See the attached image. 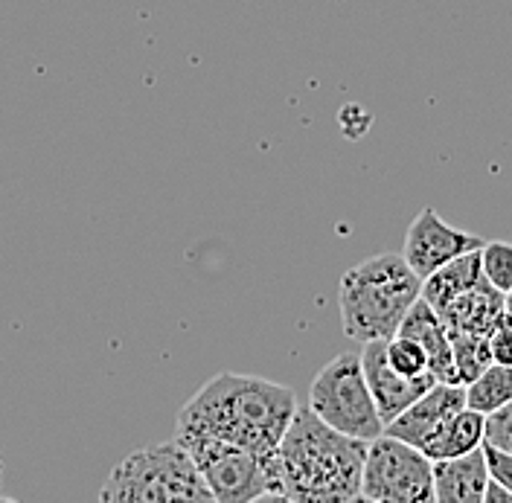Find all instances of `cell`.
<instances>
[{
	"mask_svg": "<svg viewBox=\"0 0 512 503\" xmlns=\"http://www.w3.org/2000/svg\"><path fill=\"white\" fill-rule=\"evenodd\" d=\"M489 486V466H486V451L483 445L434 463V489L437 503H483Z\"/></svg>",
	"mask_w": 512,
	"mask_h": 503,
	"instance_id": "cell-12",
	"label": "cell"
},
{
	"mask_svg": "<svg viewBox=\"0 0 512 503\" xmlns=\"http://www.w3.org/2000/svg\"><path fill=\"white\" fill-rule=\"evenodd\" d=\"M492 344V358L495 364H510L512 367V317L504 315V320L495 326V332L489 335Z\"/></svg>",
	"mask_w": 512,
	"mask_h": 503,
	"instance_id": "cell-22",
	"label": "cell"
},
{
	"mask_svg": "<svg viewBox=\"0 0 512 503\" xmlns=\"http://www.w3.org/2000/svg\"><path fill=\"white\" fill-rule=\"evenodd\" d=\"M422 297V277L402 253H379L358 262L338 285L341 326L352 341H390Z\"/></svg>",
	"mask_w": 512,
	"mask_h": 503,
	"instance_id": "cell-3",
	"label": "cell"
},
{
	"mask_svg": "<svg viewBox=\"0 0 512 503\" xmlns=\"http://www.w3.org/2000/svg\"><path fill=\"white\" fill-rule=\"evenodd\" d=\"M361 364H364V373H367L370 390L376 396L384 425H390L402 410L411 408L419 396H425L437 384V378L431 373L416 378L402 376L387 358V341H367L361 349Z\"/></svg>",
	"mask_w": 512,
	"mask_h": 503,
	"instance_id": "cell-10",
	"label": "cell"
},
{
	"mask_svg": "<svg viewBox=\"0 0 512 503\" xmlns=\"http://www.w3.org/2000/svg\"><path fill=\"white\" fill-rule=\"evenodd\" d=\"M399 335L414 338V341H419V344L425 346L431 373H434L437 381H451V384H457L451 329H448V323L443 320V315H440L425 297H419L414 306H411V312L402 320Z\"/></svg>",
	"mask_w": 512,
	"mask_h": 503,
	"instance_id": "cell-11",
	"label": "cell"
},
{
	"mask_svg": "<svg viewBox=\"0 0 512 503\" xmlns=\"http://www.w3.org/2000/svg\"><path fill=\"white\" fill-rule=\"evenodd\" d=\"M367 448L370 442L332 428L312 408H297L274 454L271 498L294 503L361 501Z\"/></svg>",
	"mask_w": 512,
	"mask_h": 503,
	"instance_id": "cell-2",
	"label": "cell"
},
{
	"mask_svg": "<svg viewBox=\"0 0 512 503\" xmlns=\"http://www.w3.org/2000/svg\"><path fill=\"white\" fill-rule=\"evenodd\" d=\"M486 442V413L475 408H463L434 442H428L422 451L437 463V460H451L460 454H469Z\"/></svg>",
	"mask_w": 512,
	"mask_h": 503,
	"instance_id": "cell-15",
	"label": "cell"
},
{
	"mask_svg": "<svg viewBox=\"0 0 512 503\" xmlns=\"http://www.w3.org/2000/svg\"><path fill=\"white\" fill-rule=\"evenodd\" d=\"M466 402L469 408L480 413L504 408L512 402V367L510 364H492L486 373H480L469 387H466Z\"/></svg>",
	"mask_w": 512,
	"mask_h": 503,
	"instance_id": "cell-16",
	"label": "cell"
},
{
	"mask_svg": "<svg viewBox=\"0 0 512 503\" xmlns=\"http://www.w3.org/2000/svg\"><path fill=\"white\" fill-rule=\"evenodd\" d=\"M480 259H483V274L486 280L501 288L504 294L512 291V245L510 242H486L480 248Z\"/></svg>",
	"mask_w": 512,
	"mask_h": 503,
	"instance_id": "cell-19",
	"label": "cell"
},
{
	"mask_svg": "<svg viewBox=\"0 0 512 503\" xmlns=\"http://www.w3.org/2000/svg\"><path fill=\"white\" fill-rule=\"evenodd\" d=\"M469 408L466 402V387L463 384H451V381H437L425 396H419L408 410H402L387 428L384 434L396 437L402 442H411L416 448H425L428 442H434L448 422Z\"/></svg>",
	"mask_w": 512,
	"mask_h": 503,
	"instance_id": "cell-9",
	"label": "cell"
},
{
	"mask_svg": "<svg viewBox=\"0 0 512 503\" xmlns=\"http://www.w3.org/2000/svg\"><path fill=\"white\" fill-rule=\"evenodd\" d=\"M297 396L286 384L242 373H219L178 413L175 440L213 437L274 457L297 413Z\"/></svg>",
	"mask_w": 512,
	"mask_h": 503,
	"instance_id": "cell-1",
	"label": "cell"
},
{
	"mask_svg": "<svg viewBox=\"0 0 512 503\" xmlns=\"http://www.w3.org/2000/svg\"><path fill=\"white\" fill-rule=\"evenodd\" d=\"M486 442L512 454V402L486 413Z\"/></svg>",
	"mask_w": 512,
	"mask_h": 503,
	"instance_id": "cell-20",
	"label": "cell"
},
{
	"mask_svg": "<svg viewBox=\"0 0 512 503\" xmlns=\"http://www.w3.org/2000/svg\"><path fill=\"white\" fill-rule=\"evenodd\" d=\"M483 503H512V492L504 483H498V480L489 477V486H486V498H483Z\"/></svg>",
	"mask_w": 512,
	"mask_h": 503,
	"instance_id": "cell-23",
	"label": "cell"
},
{
	"mask_svg": "<svg viewBox=\"0 0 512 503\" xmlns=\"http://www.w3.org/2000/svg\"><path fill=\"white\" fill-rule=\"evenodd\" d=\"M192 454L204 474L213 501L248 503L271 498L274 492V457H262L236 442L213 437H187L178 440Z\"/></svg>",
	"mask_w": 512,
	"mask_h": 503,
	"instance_id": "cell-7",
	"label": "cell"
},
{
	"mask_svg": "<svg viewBox=\"0 0 512 503\" xmlns=\"http://www.w3.org/2000/svg\"><path fill=\"white\" fill-rule=\"evenodd\" d=\"M451 346H454V367H457V384L469 387L480 373H486L495 358H492V344L486 335H472V332H451Z\"/></svg>",
	"mask_w": 512,
	"mask_h": 503,
	"instance_id": "cell-17",
	"label": "cell"
},
{
	"mask_svg": "<svg viewBox=\"0 0 512 503\" xmlns=\"http://www.w3.org/2000/svg\"><path fill=\"white\" fill-rule=\"evenodd\" d=\"M387 358L390 364L402 373V376H428L431 373V364H428V352L425 346L414 341V338H405V335H396L387 341ZM434 376V373H431Z\"/></svg>",
	"mask_w": 512,
	"mask_h": 503,
	"instance_id": "cell-18",
	"label": "cell"
},
{
	"mask_svg": "<svg viewBox=\"0 0 512 503\" xmlns=\"http://www.w3.org/2000/svg\"><path fill=\"white\" fill-rule=\"evenodd\" d=\"M483 280H486V274H483L480 251L463 253V256L451 259V262L443 265L440 271H434L431 277L422 280V297H425L437 312H443V309H448L460 294L472 291V288L483 283Z\"/></svg>",
	"mask_w": 512,
	"mask_h": 503,
	"instance_id": "cell-14",
	"label": "cell"
},
{
	"mask_svg": "<svg viewBox=\"0 0 512 503\" xmlns=\"http://www.w3.org/2000/svg\"><path fill=\"white\" fill-rule=\"evenodd\" d=\"M483 451H486V466H489V477L504 483L512 492V454L504 448H495L489 442H483Z\"/></svg>",
	"mask_w": 512,
	"mask_h": 503,
	"instance_id": "cell-21",
	"label": "cell"
},
{
	"mask_svg": "<svg viewBox=\"0 0 512 503\" xmlns=\"http://www.w3.org/2000/svg\"><path fill=\"white\" fill-rule=\"evenodd\" d=\"M99 501L105 503H201L213 501V492L178 440L137 448L108 474Z\"/></svg>",
	"mask_w": 512,
	"mask_h": 503,
	"instance_id": "cell-4",
	"label": "cell"
},
{
	"mask_svg": "<svg viewBox=\"0 0 512 503\" xmlns=\"http://www.w3.org/2000/svg\"><path fill=\"white\" fill-rule=\"evenodd\" d=\"M486 245V239H480L475 233H466L446 219H440L437 210L425 207L416 213L411 221L408 233H405V245H402V256L408 259V265L416 274L425 280L434 271H440L451 259L463 256V253L480 251Z\"/></svg>",
	"mask_w": 512,
	"mask_h": 503,
	"instance_id": "cell-8",
	"label": "cell"
},
{
	"mask_svg": "<svg viewBox=\"0 0 512 503\" xmlns=\"http://www.w3.org/2000/svg\"><path fill=\"white\" fill-rule=\"evenodd\" d=\"M451 332H472V335H492L495 326L507 315V294L501 288L483 280L472 291L460 294L448 309L440 312Z\"/></svg>",
	"mask_w": 512,
	"mask_h": 503,
	"instance_id": "cell-13",
	"label": "cell"
},
{
	"mask_svg": "<svg viewBox=\"0 0 512 503\" xmlns=\"http://www.w3.org/2000/svg\"><path fill=\"white\" fill-rule=\"evenodd\" d=\"M361 501L370 503H431L434 489V460L411 442L382 434L370 442L364 460Z\"/></svg>",
	"mask_w": 512,
	"mask_h": 503,
	"instance_id": "cell-6",
	"label": "cell"
},
{
	"mask_svg": "<svg viewBox=\"0 0 512 503\" xmlns=\"http://www.w3.org/2000/svg\"><path fill=\"white\" fill-rule=\"evenodd\" d=\"M309 408L332 428L358 440H379L387 428L370 390L361 355L355 352H341L320 367L309 387Z\"/></svg>",
	"mask_w": 512,
	"mask_h": 503,
	"instance_id": "cell-5",
	"label": "cell"
},
{
	"mask_svg": "<svg viewBox=\"0 0 512 503\" xmlns=\"http://www.w3.org/2000/svg\"><path fill=\"white\" fill-rule=\"evenodd\" d=\"M507 315L512 317V291H510V294H507Z\"/></svg>",
	"mask_w": 512,
	"mask_h": 503,
	"instance_id": "cell-25",
	"label": "cell"
},
{
	"mask_svg": "<svg viewBox=\"0 0 512 503\" xmlns=\"http://www.w3.org/2000/svg\"><path fill=\"white\" fill-rule=\"evenodd\" d=\"M0 501H12V498L3 492V460H0Z\"/></svg>",
	"mask_w": 512,
	"mask_h": 503,
	"instance_id": "cell-24",
	"label": "cell"
}]
</instances>
